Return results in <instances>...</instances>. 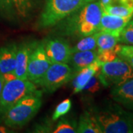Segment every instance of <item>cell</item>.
Here are the masks:
<instances>
[{
    "mask_svg": "<svg viewBox=\"0 0 133 133\" xmlns=\"http://www.w3.org/2000/svg\"><path fill=\"white\" fill-rule=\"evenodd\" d=\"M50 64L51 63L44 50V42L36 44L29 58L28 79L36 85Z\"/></svg>",
    "mask_w": 133,
    "mask_h": 133,
    "instance_id": "cell-8",
    "label": "cell"
},
{
    "mask_svg": "<svg viewBox=\"0 0 133 133\" xmlns=\"http://www.w3.org/2000/svg\"><path fill=\"white\" fill-rule=\"evenodd\" d=\"M78 133H102L99 124L92 111L84 112L79 118L77 126Z\"/></svg>",
    "mask_w": 133,
    "mask_h": 133,
    "instance_id": "cell-16",
    "label": "cell"
},
{
    "mask_svg": "<svg viewBox=\"0 0 133 133\" xmlns=\"http://www.w3.org/2000/svg\"><path fill=\"white\" fill-rule=\"evenodd\" d=\"M8 132V129L5 127H0V133Z\"/></svg>",
    "mask_w": 133,
    "mask_h": 133,
    "instance_id": "cell-31",
    "label": "cell"
},
{
    "mask_svg": "<svg viewBox=\"0 0 133 133\" xmlns=\"http://www.w3.org/2000/svg\"><path fill=\"white\" fill-rule=\"evenodd\" d=\"M100 2L104 8L108 5H118L119 4V0H100Z\"/></svg>",
    "mask_w": 133,
    "mask_h": 133,
    "instance_id": "cell-29",
    "label": "cell"
},
{
    "mask_svg": "<svg viewBox=\"0 0 133 133\" xmlns=\"http://www.w3.org/2000/svg\"><path fill=\"white\" fill-rule=\"evenodd\" d=\"M92 111L102 133H133L132 112L125 111L118 104L111 103Z\"/></svg>",
    "mask_w": 133,
    "mask_h": 133,
    "instance_id": "cell-2",
    "label": "cell"
},
{
    "mask_svg": "<svg viewBox=\"0 0 133 133\" xmlns=\"http://www.w3.org/2000/svg\"><path fill=\"white\" fill-rule=\"evenodd\" d=\"M0 14L13 17L16 14L12 0H0Z\"/></svg>",
    "mask_w": 133,
    "mask_h": 133,
    "instance_id": "cell-27",
    "label": "cell"
},
{
    "mask_svg": "<svg viewBox=\"0 0 133 133\" xmlns=\"http://www.w3.org/2000/svg\"><path fill=\"white\" fill-rule=\"evenodd\" d=\"M98 78L101 84L106 87H116L133 78V68L120 58L103 64Z\"/></svg>",
    "mask_w": 133,
    "mask_h": 133,
    "instance_id": "cell-6",
    "label": "cell"
},
{
    "mask_svg": "<svg viewBox=\"0 0 133 133\" xmlns=\"http://www.w3.org/2000/svg\"><path fill=\"white\" fill-rule=\"evenodd\" d=\"M132 124H133V112H132Z\"/></svg>",
    "mask_w": 133,
    "mask_h": 133,
    "instance_id": "cell-33",
    "label": "cell"
},
{
    "mask_svg": "<svg viewBox=\"0 0 133 133\" xmlns=\"http://www.w3.org/2000/svg\"><path fill=\"white\" fill-rule=\"evenodd\" d=\"M97 50L78 51L72 53L68 64L71 66L75 75L81 69L90 65L97 60Z\"/></svg>",
    "mask_w": 133,
    "mask_h": 133,
    "instance_id": "cell-15",
    "label": "cell"
},
{
    "mask_svg": "<svg viewBox=\"0 0 133 133\" xmlns=\"http://www.w3.org/2000/svg\"><path fill=\"white\" fill-rule=\"evenodd\" d=\"M16 14L20 18H28L35 7L36 0H12Z\"/></svg>",
    "mask_w": 133,
    "mask_h": 133,
    "instance_id": "cell-19",
    "label": "cell"
},
{
    "mask_svg": "<svg viewBox=\"0 0 133 133\" xmlns=\"http://www.w3.org/2000/svg\"><path fill=\"white\" fill-rule=\"evenodd\" d=\"M95 0H46L38 26L40 28L54 27L61 20Z\"/></svg>",
    "mask_w": 133,
    "mask_h": 133,
    "instance_id": "cell-4",
    "label": "cell"
},
{
    "mask_svg": "<svg viewBox=\"0 0 133 133\" xmlns=\"http://www.w3.org/2000/svg\"><path fill=\"white\" fill-rule=\"evenodd\" d=\"M97 48L98 51L113 48L119 43V36L108 32H97Z\"/></svg>",
    "mask_w": 133,
    "mask_h": 133,
    "instance_id": "cell-17",
    "label": "cell"
},
{
    "mask_svg": "<svg viewBox=\"0 0 133 133\" xmlns=\"http://www.w3.org/2000/svg\"><path fill=\"white\" fill-rule=\"evenodd\" d=\"M36 90V85L28 79L14 78L5 81L0 97V115H4L17 101Z\"/></svg>",
    "mask_w": 133,
    "mask_h": 133,
    "instance_id": "cell-5",
    "label": "cell"
},
{
    "mask_svg": "<svg viewBox=\"0 0 133 133\" xmlns=\"http://www.w3.org/2000/svg\"><path fill=\"white\" fill-rule=\"evenodd\" d=\"M118 57L128 63L133 68V45L121 44L118 52Z\"/></svg>",
    "mask_w": 133,
    "mask_h": 133,
    "instance_id": "cell-25",
    "label": "cell"
},
{
    "mask_svg": "<svg viewBox=\"0 0 133 133\" xmlns=\"http://www.w3.org/2000/svg\"><path fill=\"white\" fill-rule=\"evenodd\" d=\"M128 24L129 25V26H130V27H131V28H132L133 29V20L132 19H131V20L129 22Z\"/></svg>",
    "mask_w": 133,
    "mask_h": 133,
    "instance_id": "cell-32",
    "label": "cell"
},
{
    "mask_svg": "<svg viewBox=\"0 0 133 133\" xmlns=\"http://www.w3.org/2000/svg\"><path fill=\"white\" fill-rule=\"evenodd\" d=\"M42 91L36 90L25 95L3 115L4 123L10 128H21L38 113L42 104Z\"/></svg>",
    "mask_w": 133,
    "mask_h": 133,
    "instance_id": "cell-3",
    "label": "cell"
},
{
    "mask_svg": "<svg viewBox=\"0 0 133 133\" xmlns=\"http://www.w3.org/2000/svg\"><path fill=\"white\" fill-rule=\"evenodd\" d=\"M18 46L12 43L0 48V72L5 81L16 78L15 68Z\"/></svg>",
    "mask_w": 133,
    "mask_h": 133,
    "instance_id": "cell-10",
    "label": "cell"
},
{
    "mask_svg": "<svg viewBox=\"0 0 133 133\" xmlns=\"http://www.w3.org/2000/svg\"><path fill=\"white\" fill-rule=\"evenodd\" d=\"M103 12L100 1L95 0L69 15L55 26H57L58 33L62 36L84 38L98 31Z\"/></svg>",
    "mask_w": 133,
    "mask_h": 133,
    "instance_id": "cell-1",
    "label": "cell"
},
{
    "mask_svg": "<svg viewBox=\"0 0 133 133\" xmlns=\"http://www.w3.org/2000/svg\"><path fill=\"white\" fill-rule=\"evenodd\" d=\"M111 97L117 104L133 111V78L121 85L113 87Z\"/></svg>",
    "mask_w": 133,
    "mask_h": 133,
    "instance_id": "cell-12",
    "label": "cell"
},
{
    "mask_svg": "<svg viewBox=\"0 0 133 133\" xmlns=\"http://www.w3.org/2000/svg\"><path fill=\"white\" fill-rule=\"evenodd\" d=\"M97 32L92 35L81 38V40L72 48V53L78 51L97 50Z\"/></svg>",
    "mask_w": 133,
    "mask_h": 133,
    "instance_id": "cell-18",
    "label": "cell"
},
{
    "mask_svg": "<svg viewBox=\"0 0 133 133\" xmlns=\"http://www.w3.org/2000/svg\"><path fill=\"white\" fill-rule=\"evenodd\" d=\"M119 43L133 45V29L127 24L122 29L119 35Z\"/></svg>",
    "mask_w": 133,
    "mask_h": 133,
    "instance_id": "cell-26",
    "label": "cell"
},
{
    "mask_svg": "<svg viewBox=\"0 0 133 133\" xmlns=\"http://www.w3.org/2000/svg\"><path fill=\"white\" fill-rule=\"evenodd\" d=\"M78 124L75 121L69 120L66 118H62L53 129L54 133H76L77 132Z\"/></svg>",
    "mask_w": 133,
    "mask_h": 133,
    "instance_id": "cell-21",
    "label": "cell"
},
{
    "mask_svg": "<svg viewBox=\"0 0 133 133\" xmlns=\"http://www.w3.org/2000/svg\"><path fill=\"white\" fill-rule=\"evenodd\" d=\"M36 43L23 42L19 44L16 52L15 76L20 79H28V65L29 58Z\"/></svg>",
    "mask_w": 133,
    "mask_h": 133,
    "instance_id": "cell-11",
    "label": "cell"
},
{
    "mask_svg": "<svg viewBox=\"0 0 133 133\" xmlns=\"http://www.w3.org/2000/svg\"><path fill=\"white\" fill-rule=\"evenodd\" d=\"M120 46H121V44H118L112 49L101 50V51L97 50V52H98L97 61L99 62L101 64H103L106 62H111V61L115 60L116 58H118V52Z\"/></svg>",
    "mask_w": 133,
    "mask_h": 133,
    "instance_id": "cell-22",
    "label": "cell"
},
{
    "mask_svg": "<svg viewBox=\"0 0 133 133\" xmlns=\"http://www.w3.org/2000/svg\"><path fill=\"white\" fill-rule=\"evenodd\" d=\"M98 72L92 76L89 81L84 87L81 92L84 95H93L101 90V87L102 84L98 78Z\"/></svg>",
    "mask_w": 133,
    "mask_h": 133,
    "instance_id": "cell-23",
    "label": "cell"
},
{
    "mask_svg": "<svg viewBox=\"0 0 133 133\" xmlns=\"http://www.w3.org/2000/svg\"><path fill=\"white\" fill-rule=\"evenodd\" d=\"M101 65L102 64L96 60L92 64H91L90 65L81 69V70H79L76 73L74 78H72V87L74 94L81 92L84 87L89 81L91 77L99 71Z\"/></svg>",
    "mask_w": 133,
    "mask_h": 133,
    "instance_id": "cell-14",
    "label": "cell"
},
{
    "mask_svg": "<svg viewBox=\"0 0 133 133\" xmlns=\"http://www.w3.org/2000/svg\"><path fill=\"white\" fill-rule=\"evenodd\" d=\"M71 106L72 102L70 99H69V98L64 100L59 104H58L52 113V121H56L58 118H60L61 117L64 116V115H66L71 109Z\"/></svg>",
    "mask_w": 133,
    "mask_h": 133,
    "instance_id": "cell-24",
    "label": "cell"
},
{
    "mask_svg": "<svg viewBox=\"0 0 133 133\" xmlns=\"http://www.w3.org/2000/svg\"><path fill=\"white\" fill-rule=\"evenodd\" d=\"M44 50L51 64H68L72 55V48L62 38H49L44 42Z\"/></svg>",
    "mask_w": 133,
    "mask_h": 133,
    "instance_id": "cell-9",
    "label": "cell"
},
{
    "mask_svg": "<svg viewBox=\"0 0 133 133\" xmlns=\"http://www.w3.org/2000/svg\"><path fill=\"white\" fill-rule=\"evenodd\" d=\"M52 124L50 121H44L41 124L36 125L34 132H52Z\"/></svg>",
    "mask_w": 133,
    "mask_h": 133,
    "instance_id": "cell-28",
    "label": "cell"
},
{
    "mask_svg": "<svg viewBox=\"0 0 133 133\" xmlns=\"http://www.w3.org/2000/svg\"><path fill=\"white\" fill-rule=\"evenodd\" d=\"M4 82H5L4 77H3V76L0 72V97H1V93H2V87H3V85H4Z\"/></svg>",
    "mask_w": 133,
    "mask_h": 133,
    "instance_id": "cell-30",
    "label": "cell"
},
{
    "mask_svg": "<svg viewBox=\"0 0 133 133\" xmlns=\"http://www.w3.org/2000/svg\"><path fill=\"white\" fill-rule=\"evenodd\" d=\"M74 76L75 72L68 64H51L36 85L40 86L46 92H53L72 80Z\"/></svg>",
    "mask_w": 133,
    "mask_h": 133,
    "instance_id": "cell-7",
    "label": "cell"
},
{
    "mask_svg": "<svg viewBox=\"0 0 133 133\" xmlns=\"http://www.w3.org/2000/svg\"><path fill=\"white\" fill-rule=\"evenodd\" d=\"M104 12L108 14L115 15L121 17H129L133 19V8H129L124 5H112L103 8Z\"/></svg>",
    "mask_w": 133,
    "mask_h": 133,
    "instance_id": "cell-20",
    "label": "cell"
},
{
    "mask_svg": "<svg viewBox=\"0 0 133 133\" xmlns=\"http://www.w3.org/2000/svg\"><path fill=\"white\" fill-rule=\"evenodd\" d=\"M132 19L129 17H121L103 12L100 22L98 31L108 32L119 36L122 29Z\"/></svg>",
    "mask_w": 133,
    "mask_h": 133,
    "instance_id": "cell-13",
    "label": "cell"
}]
</instances>
